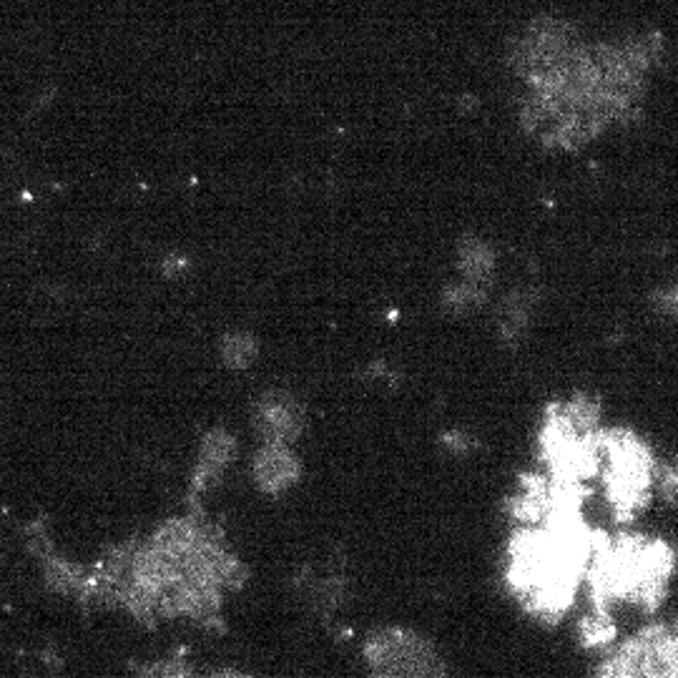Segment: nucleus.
<instances>
[{"label": "nucleus", "mask_w": 678, "mask_h": 678, "mask_svg": "<svg viewBox=\"0 0 678 678\" xmlns=\"http://www.w3.org/2000/svg\"><path fill=\"white\" fill-rule=\"evenodd\" d=\"M211 678H249V676H242V673L226 671V673H216V676H211Z\"/></svg>", "instance_id": "0eeeda50"}, {"label": "nucleus", "mask_w": 678, "mask_h": 678, "mask_svg": "<svg viewBox=\"0 0 678 678\" xmlns=\"http://www.w3.org/2000/svg\"><path fill=\"white\" fill-rule=\"evenodd\" d=\"M463 269L470 279H485L493 269V257L488 247L478 242H470L463 247Z\"/></svg>", "instance_id": "423d86ee"}, {"label": "nucleus", "mask_w": 678, "mask_h": 678, "mask_svg": "<svg viewBox=\"0 0 678 678\" xmlns=\"http://www.w3.org/2000/svg\"><path fill=\"white\" fill-rule=\"evenodd\" d=\"M234 440L226 432H211L209 437L204 440V450H201V465H199V478H196V483H201L199 488H204L206 480L211 478V475H216L219 470H224L226 465L232 463L234 458Z\"/></svg>", "instance_id": "20e7f679"}, {"label": "nucleus", "mask_w": 678, "mask_h": 678, "mask_svg": "<svg viewBox=\"0 0 678 678\" xmlns=\"http://www.w3.org/2000/svg\"><path fill=\"white\" fill-rule=\"evenodd\" d=\"M380 678H390V676H380Z\"/></svg>", "instance_id": "6e6552de"}, {"label": "nucleus", "mask_w": 678, "mask_h": 678, "mask_svg": "<svg viewBox=\"0 0 678 678\" xmlns=\"http://www.w3.org/2000/svg\"><path fill=\"white\" fill-rule=\"evenodd\" d=\"M370 658L382 676L390 678H430L435 661L427 643L412 633L387 631L370 646Z\"/></svg>", "instance_id": "f257e3e1"}, {"label": "nucleus", "mask_w": 678, "mask_h": 678, "mask_svg": "<svg viewBox=\"0 0 678 678\" xmlns=\"http://www.w3.org/2000/svg\"><path fill=\"white\" fill-rule=\"evenodd\" d=\"M221 357H224L226 367L244 370L257 357V342L249 334H229L221 345Z\"/></svg>", "instance_id": "39448f33"}, {"label": "nucleus", "mask_w": 678, "mask_h": 678, "mask_svg": "<svg viewBox=\"0 0 678 678\" xmlns=\"http://www.w3.org/2000/svg\"><path fill=\"white\" fill-rule=\"evenodd\" d=\"M257 422L267 445H289L302 432L304 412L292 397L269 395L259 405Z\"/></svg>", "instance_id": "f03ea898"}, {"label": "nucleus", "mask_w": 678, "mask_h": 678, "mask_svg": "<svg viewBox=\"0 0 678 678\" xmlns=\"http://www.w3.org/2000/svg\"><path fill=\"white\" fill-rule=\"evenodd\" d=\"M254 475L267 493H279L299 478V460L287 445H264L254 460Z\"/></svg>", "instance_id": "7ed1b4c3"}]
</instances>
